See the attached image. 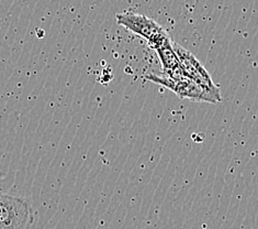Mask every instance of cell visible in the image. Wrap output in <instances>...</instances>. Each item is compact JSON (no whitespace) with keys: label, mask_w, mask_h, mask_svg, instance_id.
<instances>
[{"label":"cell","mask_w":258,"mask_h":229,"mask_svg":"<svg viewBox=\"0 0 258 229\" xmlns=\"http://www.w3.org/2000/svg\"><path fill=\"white\" fill-rule=\"evenodd\" d=\"M146 79L150 82L161 85L163 87L171 90L175 94L181 98V100H190L198 103H207V104H217L219 103L216 97L211 93H209L204 87H201L199 84H197L191 78L183 77L181 79H173L169 76L162 74H150L146 76Z\"/></svg>","instance_id":"cell-1"},{"label":"cell","mask_w":258,"mask_h":229,"mask_svg":"<svg viewBox=\"0 0 258 229\" xmlns=\"http://www.w3.org/2000/svg\"><path fill=\"white\" fill-rule=\"evenodd\" d=\"M31 206L21 197L0 192V229H27Z\"/></svg>","instance_id":"cell-2"},{"label":"cell","mask_w":258,"mask_h":229,"mask_svg":"<svg viewBox=\"0 0 258 229\" xmlns=\"http://www.w3.org/2000/svg\"><path fill=\"white\" fill-rule=\"evenodd\" d=\"M173 47L178 57V60H179L181 66L187 74V76L191 78L197 84H199L201 87H204L209 93H211L217 98L219 103L222 102L223 98L221 96L219 87L214 84L210 74L208 73L206 67L201 64V62L191 52L188 51L187 49L181 47L180 44H178V43L173 42Z\"/></svg>","instance_id":"cell-3"},{"label":"cell","mask_w":258,"mask_h":229,"mask_svg":"<svg viewBox=\"0 0 258 229\" xmlns=\"http://www.w3.org/2000/svg\"><path fill=\"white\" fill-rule=\"evenodd\" d=\"M115 18L119 26L125 28L130 32L141 36L146 41H149L153 35H155L164 29V27L152 18L133 11L120 12L115 16Z\"/></svg>","instance_id":"cell-4"},{"label":"cell","mask_w":258,"mask_h":229,"mask_svg":"<svg viewBox=\"0 0 258 229\" xmlns=\"http://www.w3.org/2000/svg\"><path fill=\"white\" fill-rule=\"evenodd\" d=\"M155 51L157 53L159 62H161L162 70L164 74L171 72L173 70H175L176 67L180 65V62L178 60L177 54L174 50L173 41L171 40L166 42L162 47L155 49Z\"/></svg>","instance_id":"cell-5"}]
</instances>
